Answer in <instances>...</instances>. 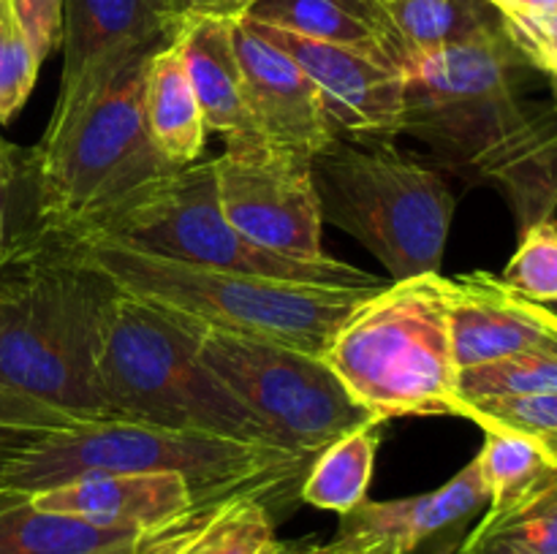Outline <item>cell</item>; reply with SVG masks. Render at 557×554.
<instances>
[{
  "mask_svg": "<svg viewBox=\"0 0 557 554\" xmlns=\"http://www.w3.org/2000/svg\"><path fill=\"white\" fill-rule=\"evenodd\" d=\"M522 65L504 22L411 60L403 134L468 185H498L515 217L531 221L557 206V114L522 98Z\"/></svg>",
  "mask_w": 557,
  "mask_h": 554,
  "instance_id": "6da1fadb",
  "label": "cell"
},
{
  "mask_svg": "<svg viewBox=\"0 0 557 554\" xmlns=\"http://www.w3.org/2000/svg\"><path fill=\"white\" fill-rule=\"evenodd\" d=\"M150 58L79 96L58 98L47 130L27 150L49 244L92 237L136 196L180 168L147 134L141 92Z\"/></svg>",
  "mask_w": 557,
  "mask_h": 554,
  "instance_id": "7a4b0ae2",
  "label": "cell"
},
{
  "mask_svg": "<svg viewBox=\"0 0 557 554\" xmlns=\"http://www.w3.org/2000/svg\"><path fill=\"white\" fill-rule=\"evenodd\" d=\"M117 288L60 244L0 275V386L74 424L109 421L101 351Z\"/></svg>",
  "mask_w": 557,
  "mask_h": 554,
  "instance_id": "3957f363",
  "label": "cell"
},
{
  "mask_svg": "<svg viewBox=\"0 0 557 554\" xmlns=\"http://www.w3.org/2000/svg\"><path fill=\"white\" fill-rule=\"evenodd\" d=\"M308 456L264 443L131 421L74 424L33 440L9 462L3 489L36 494L87 473H180L199 503L256 494L275 519L299 500Z\"/></svg>",
  "mask_w": 557,
  "mask_h": 554,
  "instance_id": "277c9868",
  "label": "cell"
},
{
  "mask_svg": "<svg viewBox=\"0 0 557 554\" xmlns=\"http://www.w3.org/2000/svg\"><path fill=\"white\" fill-rule=\"evenodd\" d=\"M117 291L205 329L259 337L321 356L332 335L379 288L308 286L205 269L141 253L109 239L60 244ZM386 286V282H384Z\"/></svg>",
  "mask_w": 557,
  "mask_h": 554,
  "instance_id": "5b68a950",
  "label": "cell"
},
{
  "mask_svg": "<svg viewBox=\"0 0 557 554\" xmlns=\"http://www.w3.org/2000/svg\"><path fill=\"white\" fill-rule=\"evenodd\" d=\"M321 356L373 418L460 416L449 286L441 272L370 293Z\"/></svg>",
  "mask_w": 557,
  "mask_h": 554,
  "instance_id": "8992f818",
  "label": "cell"
},
{
  "mask_svg": "<svg viewBox=\"0 0 557 554\" xmlns=\"http://www.w3.org/2000/svg\"><path fill=\"white\" fill-rule=\"evenodd\" d=\"M101 386L109 421L275 445L201 362L196 326L123 291L109 304Z\"/></svg>",
  "mask_w": 557,
  "mask_h": 554,
  "instance_id": "52a82bcc",
  "label": "cell"
},
{
  "mask_svg": "<svg viewBox=\"0 0 557 554\" xmlns=\"http://www.w3.org/2000/svg\"><path fill=\"white\" fill-rule=\"evenodd\" d=\"M310 166L324 223L364 244L392 280L441 272L457 201L433 161L337 136Z\"/></svg>",
  "mask_w": 557,
  "mask_h": 554,
  "instance_id": "ba28073f",
  "label": "cell"
},
{
  "mask_svg": "<svg viewBox=\"0 0 557 554\" xmlns=\"http://www.w3.org/2000/svg\"><path fill=\"white\" fill-rule=\"evenodd\" d=\"M87 239H109L180 264L270 277V280L348 288L384 286V280L370 272L332 255L310 264V261L270 253L243 237L221 210L212 158L174 168Z\"/></svg>",
  "mask_w": 557,
  "mask_h": 554,
  "instance_id": "9c48e42d",
  "label": "cell"
},
{
  "mask_svg": "<svg viewBox=\"0 0 557 554\" xmlns=\"http://www.w3.org/2000/svg\"><path fill=\"white\" fill-rule=\"evenodd\" d=\"M196 331L201 362L281 449L313 459L332 440L373 421L324 356L205 326H196Z\"/></svg>",
  "mask_w": 557,
  "mask_h": 554,
  "instance_id": "30bf717a",
  "label": "cell"
},
{
  "mask_svg": "<svg viewBox=\"0 0 557 554\" xmlns=\"http://www.w3.org/2000/svg\"><path fill=\"white\" fill-rule=\"evenodd\" d=\"M310 161L302 152L243 134L226 139V150L212 158V172L223 215L243 237L270 253L315 264L330 255L321 242L324 217Z\"/></svg>",
  "mask_w": 557,
  "mask_h": 554,
  "instance_id": "8fae6325",
  "label": "cell"
},
{
  "mask_svg": "<svg viewBox=\"0 0 557 554\" xmlns=\"http://www.w3.org/2000/svg\"><path fill=\"white\" fill-rule=\"evenodd\" d=\"M243 20L308 74L337 136L354 141H392L403 134L406 76L395 63L351 47L261 25L248 16Z\"/></svg>",
  "mask_w": 557,
  "mask_h": 554,
  "instance_id": "7c38bea8",
  "label": "cell"
},
{
  "mask_svg": "<svg viewBox=\"0 0 557 554\" xmlns=\"http://www.w3.org/2000/svg\"><path fill=\"white\" fill-rule=\"evenodd\" d=\"M163 0H65L58 98L79 96L177 38Z\"/></svg>",
  "mask_w": 557,
  "mask_h": 554,
  "instance_id": "4fadbf2b",
  "label": "cell"
},
{
  "mask_svg": "<svg viewBox=\"0 0 557 554\" xmlns=\"http://www.w3.org/2000/svg\"><path fill=\"white\" fill-rule=\"evenodd\" d=\"M234 47L250 134L310 158L337 139L308 74L243 16H234Z\"/></svg>",
  "mask_w": 557,
  "mask_h": 554,
  "instance_id": "5bb4252c",
  "label": "cell"
},
{
  "mask_svg": "<svg viewBox=\"0 0 557 554\" xmlns=\"http://www.w3.org/2000/svg\"><path fill=\"white\" fill-rule=\"evenodd\" d=\"M457 367L473 369L557 345V315L490 272L446 277Z\"/></svg>",
  "mask_w": 557,
  "mask_h": 554,
  "instance_id": "9a60e30c",
  "label": "cell"
},
{
  "mask_svg": "<svg viewBox=\"0 0 557 554\" xmlns=\"http://www.w3.org/2000/svg\"><path fill=\"white\" fill-rule=\"evenodd\" d=\"M487 508L490 489L479 462L471 459L433 492L400 500H364L341 516L337 530L386 538L403 554H455Z\"/></svg>",
  "mask_w": 557,
  "mask_h": 554,
  "instance_id": "2e32d148",
  "label": "cell"
},
{
  "mask_svg": "<svg viewBox=\"0 0 557 554\" xmlns=\"http://www.w3.org/2000/svg\"><path fill=\"white\" fill-rule=\"evenodd\" d=\"M27 498L41 511L141 532L169 525L199 505L180 473H87Z\"/></svg>",
  "mask_w": 557,
  "mask_h": 554,
  "instance_id": "e0dca14e",
  "label": "cell"
},
{
  "mask_svg": "<svg viewBox=\"0 0 557 554\" xmlns=\"http://www.w3.org/2000/svg\"><path fill=\"white\" fill-rule=\"evenodd\" d=\"M275 527L264 500L228 494L147 532L139 554H275Z\"/></svg>",
  "mask_w": 557,
  "mask_h": 554,
  "instance_id": "ac0fdd59",
  "label": "cell"
},
{
  "mask_svg": "<svg viewBox=\"0 0 557 554\" xmlns=\"http://www.w3.org/2000/svg\"><path fill=\"white\" fill-rule=\"evenodd\" d=\"M177 43L207 130H215L223 139L250 134L243 68L234 47V16H194L180 27Z\"/></svg>",
  "mask_w": 557,
  "mask_h": 554,
  "instance_id": "d6986e66",
  "label": "cell"
},
{
  "mask_svg": "<svg viewBox=\"0 0 557 554\" xmlns=\"http://www.w3.org/2000/svg\"><path fill=\"white\" fill-rule=\"evenodd\" d=\"M243 16L315 41L359 49L400 68L381 0H256Z\"/></svg>",
  "mask_w": 557,
  "mask_h": 554,
  "instance_id": "ffe728a7",
  "label": "cell"
},
{
  "mask_svg": "<svg viewBox=\"0 0 557 554\" xmlns=\"http://www.w3.org/2000/svg\"><path fill=\"white\" fill-rule=\"evenodd\" d=\"M147 532L52 514L27 494L0 489V554H139Z\"/></svg>",
  "mask_w": 557,
  "mask_h": 554,
  "instance_id": "44dd1931",
  "label": "cell"
},
{
  "mask_svg": "<svg viewBox=\"0 0 557 554\" xmlns=\"http://www.w3.org/2000/svg\"><path fill=\"white\" fill-rule=\"evenodd\" d=\"M141 109L152 144L172 166L183 168L199 161L207 144V123L185 71L177 38L150 58Z\"/></svg>",
  "mask_w": 557,
  "mask_h": 554,
  "instance_id": "7402d4cb",
  "label": "cell"
},
{
  "mask_svg": "<svg viewBox=\"0 0 557 554\" xmlns=\"http://www.w3.org/2000/svg\"><path fill=\"white\" fill-rule=\"evenodd\" d=\"M460 554H557V465L506 503L490 505Z\"/></svg>",
  "mask_w": 557,
  "mask_h": 554,
  "instance_id": "603a6c76",
  "label": "cell"
},
{
  "mask_svg": "<svg viewBox=\"0 0 557 554\" xmlns=\"http://www.w3.org/2000/svg\"><path fill=\"white\" fill-rule=\"evenodd\" d=\"M381 9L389 20L400 68L500 25L498 9L490 0H381Z\"/></svg>",
  "mask_w": 557,
  "mask_h": 554,
  "instance_id": "cb8c5ba5",
  "label": "cell"
},
{
  "mask_svg": "<svg viewBox=\"0 0 557 554\" xmlns=\"http://www.w3.org/2000/svg\"><path fill=\"white\" fill-rule=\"evenodd\" d=\"M386 424L373 418L321 449L305 473L299 500L341 516L364 503Z\"/></svg>",
  "mask_w": 557,
  "mask_h": 554,
  "instance_id": "d4e9b609",
  "label": "cell"
},
{
  "mask_svg": "<svg viewBox=\"0 0 557 554\" xmlns=\"http://www.w3.org/2000/svg\"><path fill=\"white\" fill-rule=\"evenodd\" d=\"M47 248L30 152L0 134V272L25 264Z\"/></svg>",
  "mask_w": 557,
  "mask_h": 554,
  "instance_id": "484cf974",
  "label": "cell"
},
{
  "mask_svg": "<svg viewBox=\"0 0 557 554\" xmlns=\"http://www.w3.org/2000/svg\"><path fill=\"white\" fill-rule=\"evenodd\" d=\"M460 418L479 424L484 432L517 435L557 465V394L471 400L460 405Z\"/></svg>",
  "mask_w": 557,
  "mask_h": 554,
  "instance_id": "4316f807",
  "label": "cell"
},
{
  "mask_svg": "<svg viewBox=\"0 0 557 554\" xmlns=\"http://www.w3.org/2000/svg\"><path fill=\"white\" fill-rule=\"evenodd\" d=\"M557 394V345L460 373V405L490 396Z\"/></svg>",
  "mask_w": 557,
  "mask_h": 554,
  "instance_id": "83f0119b",
  "label": "cell"
},
{
  "mask_svg": "<svg viewBox=\"0 0 557 554\" xmlns=\"http://www.w3.org/2000/svg\"><path fill=\"white\" fill-rule=\"evenodd\" d=\"M473 459L479 462L490 489V505H500L536 481L553 462L533 443L506 432H484V445Z\"/></svg>",
  "mask_w": 557,
  "mask_h": 554,
  "instance_id": "f1b7e54d",
  "label": "cell"
},
{
  "mask_svg": "<svg viewBox=\"0 0 557 554\" xmlns=\"http://www.w3.org/2000/svg\"><path fill=\"white\" fill-rule=\"evenodd\" d=\"M500 280L531 302L549 304L557 302V223L555 217L533 223L522 231L520 248L515 250L506 264Z\"/></svg>",
  "mask_w": 557,
  "mask_h": 554,
  "instance_id": "f546056e",
  "label": "cell"
},
{
  "mask_svg": "<svg viewBox=\"0 0 557 554\" xmlns=\"http://www.w3.org/2000/svg\"><path fill=\"white\" fill-rule=\"evenodd\" d=\"M36 52L22 30L11 0H0V125H9L30 98L38 79Z\"/></svg>",
  "mask_w": 557,
  "mask_h": 554,
  "instance_id": "4dcf8cb0",
  "label": "cell"
},
{
  "mask_svg": "<svg viewBox=\"0 0 557 554\" xmlns=\"http://www.w3.org/2000/svg\"><path fill=\"white\" fill-rule=\"evenodd\" d=\"M506 36L511 38L528 65L555 74L557 71V11L555 14H500Z\"/></svg>",
  "mask_w": 557,
  "mask_h": 554,
  "instance_id": "1f68e13d",
  "label": "cell"
},
{
  "mask_svg": "<svg viewBox=\"0 0 557 554\" xmlns=\"http://www.w3.org/2000/svg\"><path fill=\"white\" fill-rule=\"evenodd\" d=\"M63 3L65 0H11L16 20H20L38 63H44L60 43Z\"/></svg>",
  "mask_w": 557,
  "mask_h": 554,
  "instance_id": "d6a6232c",
  "label": "cell"
},
{
  "mask_svg": "<svg viewBox=\"0 0 557 554\" xmlns=\"http://www.w3.org/2000/svg\"><path fill=\"white\" fill-rule=\"evenodd\" d=\"M275 554H403L392 541L370 532L337 530L332 541H277Z\"/></svg>",
  "mask_w": 557,
  "mask_h": 554,
  "instance_id": "836d02e7",
  "label": "cell"
},
{
  "mask_svg": "<svg viewBox=\"0 0 557 554\" xmlns=\"http://www.w3.org/2000/svg\"><path fill=\"white\" fill-rule=\"evenodd\" d=\"M0 427L14 429H33V432H54V429L74 427L71 418L63 413L44 407L38 402L27 400V396L14 394V391L0 386Z\"/></svg>",
  "mask_w": 557,
  "mask_h": 554,
  "instance_id": "e575fe53",
  "label": "cell"
},
{
  "mask_svg": "<svg viewBox=\"0 0 557 554\" xmlns=\"http://www.w3.org/2000/svg\"><path fill=\"white\" fill-rule=\"evenodd\" d=\"M256 0H172V14L177 25L194 16H243Z\"/></svg>",
  "mask_w": 557,
  "mask_h": 554,
  "instance_id": "d590c367",
  "label": "cell"
},
{
  "mask_svg": "<svg viewBox=\"0 0 557 554\" xmlns=\"http://www.w3.org/2000/svg\"><path fill=\"white\" fill-rule=\"evenodd\" d=\"M47 432H33V429H14V427H0V489H3V473L9 462L20 454L22 449L41 438Z\"/></svg>",
  "mask_w": 557,
  "mask_h": 554,
  "instance_id": "8d00e7d4",
  "label": "cell"
},
{
  "mask_svg": "<svg viewBox=\"0 0 557 554\" xmlns=\"http://www.w3.org/2000/svg\"><path fill=\"white\" fill-rule=\"evenodd\" d=\"M498 9V14H528V16H542L555 14L557 0H490Z\"/></svg>",
  "mask_w": 557,
  "mask_h": 554,
  "instance_id": "74e56055",
  "label": "cell"
},
{
  "mask_svg": "<svg viewBox=\"0 0 557 554\" xmlns=\"http://www.w3.org/2000/svg\"><path fill=\"white\" fill-rule=\"evenodd\" d=\"M549 76V87H553V96H555V114H557V71L555 74H547Z\"/></svg>",
  "mask_w": 557,
  "mask_h": 554,
  "instance_id": "f35d334b",
  "label": "cell"
},
{
  "mask_svg": "<svg viewBox=\"0 0 557 554\" xmlns=\"http://www.w3.org/2000/svg\"><path fill=\"white\" fill-rule=\"evenodd\" d=\"M163 3H166V9H169V14H172V0H163ZM174 16V14H172ZM174 22H177V20H174Z\"/></svg>",
  "mask_w": 557,
  "mask_h": 554,
  "instance_id": "ab89813d",
  "label": "cell"
},
{
  "mask_svg": "<svg viewBox=\"0 0 557 554\" xmlns=\"http://www.w3.org/2000/svg\"><path fill=\"white\" fill-rule=\"evenodd\" d=\"M549 310H553V313L557 315V302H555V304H549Z\"/></svg>",
  "mask_w": 557,
  "mask_h": 554,
  "instance_id": "60d3db41",
  "label": "cell"
},
{
  "mask_svg": "<svg viewBox=\"0 0 557 554\" xmlns=\"http://www.w3.org/2000/svg\"><path fill=\"white\" fill-rule=\"evenodd\" d=\"M0 275H3V272H0Z\"/></svg>",
  "mask_w": 557,
  "mask_h": 554,
  "instance_id": "b9f144b4",
  "label": "cell"
}]
</instances>
